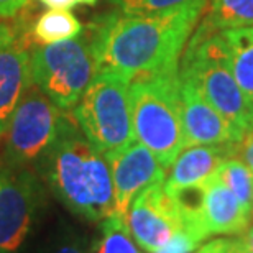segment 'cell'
<instances>
[{"label": "cell", "mask_w": 253, "mask_h": 253, "mask_svg": "<svg viewBox=\"0 0 253 253\" xmlns=\"http://www.w3.org/2000/svg\"><path fill=\"white\" fill-rule=\"evenodd\" d=\"M206 2L163 15H102L90 22L87 38L99 69L138 74L179 63Z\"/></svg>", "instance_id": "cell-1"}, {"label": "cell", "mask_w": 253, "mask_h": 253, "mask_svg": "<svg viewBox=\"0 0 253 253\" xmlns=\"http://www.w3.org/2000/svg\"><path fill=\"white\" fill-rule=\"evenodd\" d=\"M40 160L44 179L69 211L89 220H105L114 214L107 158L90 145L73 114H63L56 138Z\"/></svg>", "instance_id": "cell-2"}, {"label": "cell", "mask_w": 253, "mask_h": 253, "mask_svg": "<svg viewBox=\"0 0 253 253\" xmlns=\"http://www.w3.org/2000/svg\"><path fill=\"white\" fill-rule=\"evenodd\" d=\"M135 140L168 169L186 148L181 120L179 63L138 74L130 83Z\"/></svg>", "instance_id": "cell-3"}, {"label": "cell", "mask_w": 253, "mask_h": 253, "mask_svg": "<svg viewBox=\"0 0 253 253\" xmlns=\"http://www.w3.org/2000/svg\"><path fill=\"white\" fill-rule=\"evenodd\" d=\"M179 78L189 81L230 124L237 140L253 125V102L232 74L219 33L196 30L181 54Z\"/></svg>", "instance_id": "cell-4"}, {"label": "cell", "mask_w": 253, "mask_h": 253, "mask_svg": "<svg viewBox=\"0 0 253 253\" xmlns=\"http://www.w3.org/2000/svg\"><path fill=\"white\" fill-rule=\"evenodd\" d=\"M130 83L124 73L99 69L73 107V117L90 145L102 155L135 140L131 124Z\"/></svg>", "instance_id": "cell-5"}, {"label": "cell", "mask_w": 253, "mask_h": 253, "mask_svg": "<svg viewBox=\"0 0 253 253\" xmlns=\"http://www.w3.org/2000/svg\"><path fill=\"white\" fill-rule=\"evenodd\" d=\"M87 35L35 46L30 53L32 83L61 110L73 109L97 74Z\"/></svg>", "instance_id": "cell-6"}, {"label": "cell", "mask_w": 253, "mask_h": 253, "mask_svg": "<svg viewBox=\"0 0 253 253\" xmlns=\"http://www.w3.org/2000/svg\"><path fill=\"white\" fill-rule=\"evenodd\" d=\"M63 110L33 83L18 100L5 131V160L12 166H27L49 148L58 135Z\"/></svg>", "instance_id": "cell-7"}, {"label": "cell", "mask_w": 253, "mask_h": 253, "mask_svg": "<svg viewBox=\"0 0 253 253\" xmlns=\"http://www.w3.org/2000/svg\"><path fill=\"white\" fill-rule=\"evenodd\" d=\"M40 184L25 166H0V253H15L27 239Z\"/></svg>", "instance_id": "cell-8"}, {"label": "cell", "mask_w": 253, "mask_h": 253, "mask_svg": "<svg viewBox=\"0 0 253 253\" xmlns=\"http://www.w3.org/2000/svg\"><path fill=\"white\" fill-rule=\"evenodd\" d=\"M126 224L136 245L146 253H156L168 244L183 227V219L173 197L165 191V181L148 186L135 197Z\"/></svg>", "instance_id": "cell-9"}, {"label": "cell", "mask_w": 253, "mask_h": 253, "mask_svg": "<svg viewBox=\"0 0 253 253\" xmlns=\"http://www.w3.org/2000/svg\"><path fill=\"white\" fill-rule=\"evenodd\" d=\"M30 37L23 22H0V136L5 135L13 110L32 84Z\"/></svg>", "instance_id": "cell-10"}, {"label": "cell", "mask_w": 253, "mask_h": 253, "mask_svg": "<svg viewBox=\"0 0 253 253\" xmlns=\"http://www.w3.org/2000/svg\"><path fill=\"white\" fill-rule=\"evenodd\" d=\"M104 156L112 173L114 214L126 219L135 197L148 186L165 181L166 169L156 156L136 140Z\"/></svg>", "instance_id": "cell-11"}, {"label": "cell", "mask_w": 253, "mask_h": 253, "mask_svg": "<svg viewBox=\"0 0 253 253\" xmlns=\"http://www.w3.org/2000/svg\"><path fill=\"white\" fill-rule=\"evenodd\" d=\"M179 99L186 146L230 145L237 141L230 124L202 97L189 81L181 78Z\"/></svg>", "instance_id": "cell-12"}, {"label": "cell", "mask_w": 253, "mask_h": 253, "mask_svg": "<svg viewBox=\"0 0 253 253\" xmlns=\"http://www.w3.org/2000/svg\"><path fill=\"white\" fill-rule=\"evenodd\" d=\"M230 158V145H196L186 146L169 166V174L165 178V191L197 188L217 173L219 166Z\"/></svg>", "instance_id": "cell-13"}, {"label": "cell", "mask_w": 253, "mask_h": 253, "mask_svg": "<svg viewBox=\"0 0 253 253\" xmlns=\"http://www.w3.org/2000/svg\"><path fill=\"white\" fill-rule=\"evenodd\" d=\"M253 219L244 211L239 199L219 179L217 173L204 183L202 224L211 235H239Z\"/></svg>", "instance_id": "cell-14"}, {"label": "cell", "mask_w": 253, "mask_h": 253, "mask_svg": "<svg viewBox=\"0 0 253 253\" xmlns=\"http://www.w3.org/2000/svg\"><path fill=\"white\" fill-rule=\"evenodd\" d=\"M219 37L232 74L253 102V27L225 30Z\"/></svg>", "instance_id": "cell-15"}, {"label": "cell", "mask_w": 253, "mask_h": 253, "mask_svg": "<svg viewBox=\"0 0 253 253\" xmlns=\"http://www.w3.org/2000/svg\"><path fill=\"white\" fill-rule=\"evenodd\" d=\"M253 27V0H207L197 28L209 33Z\"/></svg>", "instance_id": "cell-16"}, {"label": "cell", "mask_w": 253, "mask_h": 253, "mask_svg": "<svg viewBox=\"0 0 253 253\" xmlns=\"http://www.w3.org/2000/svg\"><path fill=\"white\" fill-rule=\"evenodd\" d=\"M83 33V25L69 10L49 8L40 15L32 27V35L42 44L66 42Z\"/></svg>", "instance_id": "cell-17"}, {"label": "cell", "mask_w": 253, "mask_h": 253, "mask_svg": "<svg viewBox=\"0 0 253 253\" xmlns=\"http://www.w3.org/2000/svg\"><path fill=\"white\" fill-rule=\"evenodd\" d=\"M219 179L239 199L244 211L253 219V173L235 158H227L217 169Z\"/></svg>", "instance_id": "cell-18"}, {"label": "cell", "mask_w": 253, "mask_h": 253, "mask_svg": "<svg viewBox=\"0 0 253 253\" xmlns=\"http://www.w3.org/2000/svg\"><path fill=\"white\" fill-rule=\"evenodd\" d=\"M95 253H143L131 239L125 217L112 214L104 220L102 237Z\"/></svg>", "instance_id": "cell-19"}, {"label": "cell", "mask_w": 253, "mask_h": 253, "mask_svg": "<svg viewBox=\"0 0 253 253\" xmlns=\"http://www.w3.org/2000/svg\"><path fill=\"white\" fill-rule=\"evenodd\" d=\"M124 15H163L207 0H109Z\"/></svg>", "instance_id": "cell-20"}, {"label": "cell", "mask_w": 253, "mask_h": 253, "mask_svg": "<svg viewBox=\"0 0 253 253\" xmlns=\"http://www.w3.org/2000/svg\"><path fill=\"white\" fill-rule=\"evenodd\" d=\"M207 237L194 229L183 227L171 237L169 242L156 253H194Z\"/></svg>", "instance_id": "cell-21"}, {"label": "cell", "mask_w": 253, "mask_h": 253, "mask_svg": "<svg viewBox=\"0 0 253 253\" xmlns=\"http://www.w3.org/2000/svg\"><path fill=\"white\" fill-rule=\"evenodd\" d=\"M230 158L242 161L253 173V125L239 140L230 143Z\"/></svg>", "instance_id": "cell-22"}, {"label": "cell", "mask_w": 253, "mask_h": 253, "mask_svg": "<svg viewBox=\"0 0 253 253\" xmlns=\"http://www.w3.org/2000/svg\"><path fill=\"white\" fill-rule=\"evenodd\" d=\"M232 239H214L197 249L194 253H229Z\"/></svg>", "instance_id": "cell-23"}, {"label": "cell", "mask_w": 253, "mask_h": 253, "mask_svg": "<svg viewBox=\"0 0 253 253\" xmlns=\"http://www.w3.org/2000/svg\"><path fill=\"white\" fill-rule=\"evenodd\" d=\"M27 3L28 0H0V18H12Z\"/></svg>", "instance_id": "cell-24"}, {"label": "cell", "mask_w": 253, "mask_h": 253, "mask_svg": "<svg viewBox=\"0 0 253 253\" xmlns=\"http://www.w3.org/2000/svg\"><path fill=\"white\" fill-rule=\"evenodd\" d=\"M48 8H58V10H69L79 3V0H40Z\"/></svg>", "instance_id": "cell-25"}, {"label": "cell", "mask_w": 253, "mask_h": 253, "mask_svg": "<svg viewBox=\"0 0 253 253\" xmlns=\"http://www.w3.org/2000/svg\"><path fill=\"white\" fill-rule=\"evenodd\" d=\"M242 242V245H244V249L249 252V253H253V225L249 227L245 232H244V235L239 239Z\"/></svg>", "instance_id": "cell-26"}, {"label": "cell", "mask_w": 253, "mask_h": 253, "mask_svg": "<svg viewBox=\"0 0 253 253\" xmlns=\"http://www.w3.org/2000/svg\"><path fill=\"white\" fill-rule=\"evenodd\" d=\"M229 253H249V252L244 249V245H242V242L239 239H232V245H230Z\"/></svg>", "instance_id": "cell-27"}, {"label": "cell", "mask_w": 253, "mask_h": 253, "mask_svg": "<svg viewBox=\"0 0 253 253\" xmlns=\"http://www.w3.org/2000/svg\"><path fill=\"white\" fill-rule=\"evenodd\" d=\"M56 253H83V250L74 245H66V247H61Z\"/></svg>", "instance_id": "cell-28"}, {"label": "cell", "mask_w": 253, "mask_h": 253, "mask_svg": "<svg viewBox=\"0 0 253 253\" xmlns=\"http://www.w3.org/2000/svg\"><path fill=\"white\" fill-rule=\"evenodd\" d=\"M79 3H85V5H94V3H97V0H79Z\"/></svg>", "instance_id": "cell-29"}]
</instances>
